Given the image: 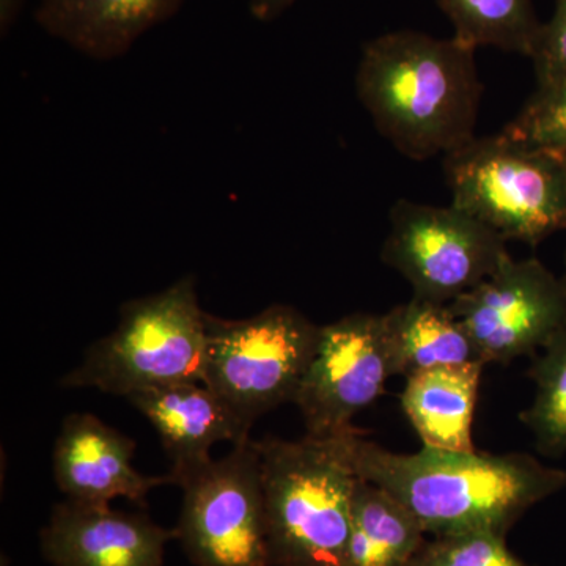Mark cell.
I'll use <instances>...</instances> for the list:
<instances>
[{"label":"cell","instance_id":"cell-4","mask_svg":"<svg viewBox=\"0 0 566 566\" xmlns=\"http://www.w3.org/2000/svg\"><path fill=\"white\" fill-rule=\"evenodd\" d=\"M207 312L197 296L193 275L163 292L132 300L106 337L63 376L66 389H98L128 397L153 387L203 382Z\"/></svg>","mask_w":566,"mask_h":566},{"label":"cell","instance_id":"cell-22","mask_svg":"<svg viewBox=\"0 0 566 566\" xmlns=\"http://www.w3.org/2000/svg\"><path fill=\"white\" fill-rule=\"evenodd\" d=\"M538 85L566 77V0H557L553 18L542 25L531 55Z\"/></svg>","mask_w":566,"mask_h":566},{"label":"cell","instance_id":"cell-23","mask_svg":"<svg viewBox=\"0 0 566 566\" xmlns=\"http://www.w3.org/2000/svg\"><path fill=\"white\" fill-rule=\"evenodd\" d=\"M296 0H251L249 11L256 21L270 22L285 13Z\"/></svg>","mask_w":566,"mask_h":566},{"label":"cell","instance_id":"cell-24","mask_svg":"<svg viewBox=\"0 0 566 566\" xmlns=\"http://www.w3.org/2000/svg\"><path fill=\"white\" fill-rule=\"evenodd\" d=\"M25 0H0V33L9 35L13 25L17 24Z\"/></svg>","mask_w":566,"mask_h":566},{"label":"cell","instance_id":"cell-9","mask_svg":"<svg viewBox=\"0 0 566 566\" xmlns=\"http://www.w3.org/2000/svg\"><path fill=\"white\" fill-rule=\"evenodd\" d=\"M449 305L480 359L506 364L545 348L565 329L566 282L538 260L509 255L490 277Z\"/></svg>","mask_w":566,"mask_h":566},{"label":"cell","instance_id":"cell-11","mask_svg":"<svg viewBox=\"0 0 566 566\" xmlns=\"http://www.w3.org/2000/svg\"><path fill=\"white\" fill-rule=\"evenodd\" d=\"M40 539L54 566H163L166 545L177 534L145 515L66 499L52 510Z\"/></svg>","mask_w":566,"mask_h":566},{"label":"cell","instance_id":"cell-3","mask_svg":"<svg viewBox=\"0 0 566 566\" xmlns=\"http://www.w3.org/2000/svg\"><path fill=\"white\" fill-rule=\"evenodd\" d=\"M349 427L297 441H255L271 566H346L357 475Z\"/></svg>","mask_w":566,"mask_h":566},{"label":"cell","instance_id":"cell-13","mask_svg":"<svg viewBox=\"0 0 566 566\" xmlns=\"http://www.w3.org/2000/svg\"><path fill=\"white\" fill-rule=\"evenodd\" d=\"M126 400L150 420L172 460L174 483L205 461L211 460L212 446L248 441L240 423L221 398L203 382H177L140 390Z\"/></svg>","mask_w":566,"mask_h":566},{"label":"cell","instance_id":"cell-7","mask_svg":"<svg viewBox=\"0 0 566 566\" xmlns=\"http://www.w3.org/2000/svg\"><path fill=\"white\" fill-rule=\"evenodd\" d=\"M182 490L175 534L196 566H271L262 463L251 438L221 460L175 479Z\"/></svg>","mask_w":566,"mask_h":566},{"label":"cell","instance_id":"cell-20","mask_svg":"<svg viewBox=\"0 0 566 566\" xmlns=\"http://www.w3.org/2000/svg\"><path fill=\"white\" fill-rule=\"evenodd\" d=\"M502 133L566 159V77L538 85L521 114Z\"/></svg>","mask_w":566,"mask_h":566},{"label":"cell","instance_id":"cell-25","mask_svg":"<svg viewBox=\"0 0 566 566\" xmlns=\"http://www.w3.org/2000/svg\"><path fill=\"white\" fill-rule=\"evenodd\" d=\"M565 282H566V275H565Z\"/></svg>","mask_w":566,"mask_h":566},{"label":"cell","instance_id":"cell-10","mask_svg":"<svg viewBox=\"0 0 566 566\" xmlns=\"http://www.w3.org/2000/svg\"><path fill=\"white\" fill-rule=\"evenodd\" d=\"M394 367L382 315L353 314L319 326L318 340L293 403L307 434H334L374 405Z\"/></svg>","mask_w":566,"mask_h":566},{"label":"cell","instance_id":"cell-21","mask_svg":"<svg viewBox=\"0 0 566 566\" xmlns=\"http://www.w3.org/2000/svg\"><path fill=\"white\" fill-rule=\"evenodd\" d=\"M409 566H531L517 558L499 532L436 536Z\"/></svg>","mask_w":566,"mask_h":566},{"label":"cell","instance_id":"cell-6","mask_svg":"<svg viewBox=\"0 0 566 566\" xmlns=\"http://www.w3.org/2000/svg\"><path fill=\"white\" fill-rule=\"evenodd\" d=\"M319 326L292 305L274 304L245 319L207 314L203 385L221 398L244 436L256 419L293 403Z\"/></svg>","mask_w":566,"mask_h":566},{"label":"cell","instance_id":"cell-12","mask_svg":"<svg viewBox=\"0 0 566 566\" xmlns=\"http://www.w3.org/2000/svg\"><path fill=\"white\" fill-rule=\"evenodd\" d=\"M134 452V439L98 417L70 415L55 441V483L70 501L98 505L117 497L142 505L153 488L175 485L170 474L148 476L136 471Z\"/></svg>","mask_w":566,"mask_h":566},{"label":"cell","instance_id":"cell-19","mask_svg":"<svg viewBox=\"0 0 566 566\" xmlns=\"http://www.w3.org/2000/svg\"><path fill=\"white\" fill-rule=\"evenodd\" d=\"M535 397L521 415L545 455L566 452V327L542 349L531 371Z\"/></svg>","mask_w":566,"mask_h":566},{"label":"cell","instance_id":"cell-17","mask_svg":"<svg viewBox=\"0 0 566 566\" xmlns=\"http://www.w3.org/2000/svg\"><path fill=\"white\" fill-rule=\"evenodd\" d=\"M423 535L397 499L359 476L346 566H409L424 545Z\"/></svg>","mask_w":566,"mask_h":566},{"label":"cell","instance_id":"cell-18","mask_svg":"<svg viewBox=\"0 0 566 566\" xmlns=\"http://www.w3.org/2000/svg\"><path fill=\"white\" fill-rule=\"evenodd\" d=\"M468 46H493L531 57L542 31L532 0H436Z\"/></svg>","mask_w":566,"mask_h":566},{"label":"cell","instance_id":"cell-1","mask_svg":"<svg viewBox=\"0 0 566 566\" xmlns=\"http://www.w3.org/2000/svg\"><path fill=\"white\" fill-rule=\"evenodd\" d=\"M354 469L397 499L424 534H506L528 509L566 488V472L526 453L453 452L423 446L395 453L352 436Z\"/></svg>","mask_w":566,"mask_h":566},{"label":"cell","instance_id":"cell-14","mask_svg":"<svg viewBox=\"0 0 566 566\" xmlns=\"http://www.w3.org/2000/svg\"><path fill=\"white\" fill-rule=\"evenodd\" d=\"M185 0H41L44 32L95 61H114L144 33L170 20Z\"/></svg>","mask_w":566,"mask_h":566},{"label":"cell","instance_id":"cell-5","mask_svg":"<svg viewBox=\"0 0 566 566\" xmlns=\"http://www.w3.org/2000/svg\"><path fill=\"white\" fill-rule=\"evenodd\" d=\"M453 207L505 241L538 244L566 229V159L501 133L446 156Z\"/></svg>","mask_w":566,"mask_h":566},{"label":"cell","instance_id":"cell-2","mask_svg":"<svg viewBox=\"0 0 566 566\" xmlns=\"http://www.w3.org/2000/svg\"><path fill=\"white\" fill-rule=\"evenodd\" d=\"M356 88L376 129L406 158L447 156L475 137L482 82L474 48L455 36L400 31L368 41Z\"/></svg>","mask_w":566,"mask_h":566},{"label":"cell","instance_id":"cell-15","mask_svg":"<svg viewBox=\"0 0 566 566\" xmlns=\"http://www.w3.org/2000/svg\"><path fill=\"white\" fill-rule=\"evenodd\" d=\"M485 364L431 368L406 378L401 406L423 446L472 452V422Z\"/></svg>","mask_w":566,"mask_h":566},{"label":"cell","instance_id":"cell-16","mask_svg":"<svg viewBox=\"0 0 566 566\" xmlns=\"http://www.w3.org/2000/svg\"><path fill=\"white\" fill-rule=\"evenodd\" d=\"M382 319L394 375L408 378L431 368L485 364L449 304L415 296L387 312Z\"/></svg>","mask_w":566,"mask_h":566},{"label":"cell","instance_id":"cell-8","mask_svg":"<svg viewBox=\"0 0 566 566\" xmlns=\"http://www.w3.org/2000/svg\"><path fill=\"white\" fill-rule=\"evenodd\" d=\"M506 241L460 208L398 200L382 260L403 275L415 296L452 304L501 266Z\"/></svg>","mask_w":566,"mask_h":566}]
</instances>
